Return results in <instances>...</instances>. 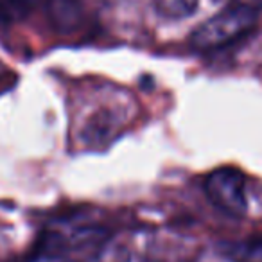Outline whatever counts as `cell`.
<instances>
[{
  "label": "cell",
  "mask_w": 262,
  "mask_h": 262,
  "mask_svg": "<svg viewBox=\"0 0 262 262\" xmlns=\"http://www.w3.org/2000/svg\"><path fill=\"white\" fill-rule=\"evenodd\" d=\"M257 15L230 4L217 15L210 16L190 34V45L196 51H215L241 40L253 29Z\"/></svg>",
  "instance_id": "6da1fadb"
},
{
  "label": "cell",
  "mask_w": 262,
  "mask_h": 262,
  "mask_svg": "<svg viewBox=\"0 0 262 262\" xmlns=\"http://www.w3.org/2000/svg\"><path fill=\"white\" fill-rule=\"evenodd\" d=\"M205 194L223 214L230 217H244L248 212L246 180L237 167H217L205 178Z\"/></svg>",
  "instance_id": "7a4b0ae2"
},
{
  "label": "cell",
  "mask_w": 262,
  "mask_h": 262,
  "mask_svg": "<svg viewBox=\"0 0 262 262\" xmlns=\"http://www.w3.org/2000/svg\"><path fill=\"white\" fill-rule=\"evenodd\" d=\"M47 13L51 24L59 33H74L84 20L81 0H47Z\"/></svg>",
  "instance_id": "3957f363"
},
{
  "label": "cell",
  "mask_w": 262,
  "mask_h": 262,
  "mask_svg": "<svg viewBox=\"0 0 262 262\" xmlns=\"http://www.w3.org/2000/svg\"><path fill=\"white\" fill-rule=\"evenodd\" d=\"M219 251L230 262H262V237L225 243Z\"/></svg>",
  "instance_id": "277c9868"
},
{
  "label": "cell",
  "mask_w": 262,
  "mask_h": 262,
  "mask_svg": "<svg viewBox=\"0 0 262 262\" xmlns=\"http://www.w3.org/2000/svg\"><path fill=\"white\" fill-rule=\"evenodd\" d=\"M158 15L165 18H185L198 8V0H153Z\"/></svg>",
  "instance_id": "5b68a950"
},
{
  "label": "cell",
  "mask_w": 262,
  "mask_h": 262,
  "mask_svg": "<svg viewBox=\"0 0 262 262\" xmlns=\"http://www.w3.org/2000/svg\"><path fill=\"white\" fill-rule=\"evenodd\" d=\"M33 4L34 0H0V24H11L24 18Z\"/></svg>",
  "instance_id": "8992f818"
},
{
  "label": "cell",
  "mask_w": 262,
  "mask_h": 262,
  "mask_svg": "<svg viewBox=\"0 0 262 262\" xmlns=\"http://www.w3.org/2000/svg\"><path fill=\"white\" fill-rule=\"evenodd\" d=\"M22 262H79L76 257L65 253V251L54 250V248L38 244L31 255H27Z\"/></svg>",
  "instance_id": "52a82bcc"
},
{
  "label": "cell",
  "mask_w": 262,
  "mask_h": 262,
  "mask_svg": "<svg viewBox=\"0 0 262 262\" xmlns=\"http://www.w3.org/2000/svg\"><path fill=\"white\" fill-rule=\"evenodd\" d=\"M230 4L237 6L241 9H246V11H251L255 15L262 9V0H232Z\"/></svg>",
  "instance_id": "ba28073f"
}]
</instances>
